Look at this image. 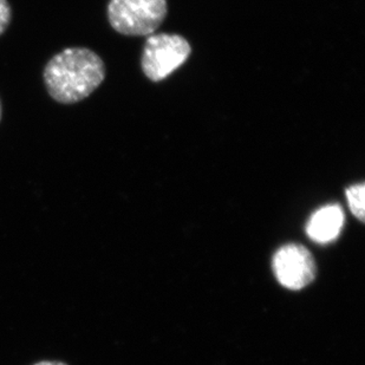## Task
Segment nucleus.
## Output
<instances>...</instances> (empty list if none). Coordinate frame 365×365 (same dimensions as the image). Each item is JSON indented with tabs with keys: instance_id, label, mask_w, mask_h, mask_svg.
Wrapping results in <instances>:
<instances>
[{
	"instance_id": "obj_6",
	"label": "nucleus",
	"mask_w": 365,
	"mask_h": 365,
	"mask_svg": "<svg viewBox=\"0 0 365 365\" xmlns=\"http://www.w3.org/2000/svg\"><path fill=\"white\" fill-rule=\"evenodd\" d=\"M348 197L349 207L354 217H357L359 221L364 222L365 217V186L364 183H359L354 186L349 187L345 190Z\"/></svg>"
},
{
	"instance_id": "obj_2",
	"label": "nucleus",
	"mask_w": 365,
	"mask_h": 365,
	"mask_svg": "<svg viewBox=\"0 0 365 365\" xmlns=\"http://www.w3.org/2000/svg\"><path fill=\"white\" fill-rule=\"evenodd\" d=\"M165 16L167 0H110L108 4L109 23L121 35H152Z\"/></svg>"
},
{
	"instance_id": "obj_4",
	"label": "nucleus",
	"mask_w": 365,
	"mask_h": 365,
	"mask_svg": "<svg viewBox=\"0 0 365 365\" xmlns=\"http://www.w3.org/2000/svg\"><path fill=\"white\" fill-rule=\"evenodd\" d=\"M273 271L278 282L293 291L310 285L317 276V266L310 251L297 244L285 245L276 252Z\"/></svg>"
},
{
	"instance_id": "obj_5",
	"label": "nucleus",
	"mask_w": 365,
	"mask_h": 365,
	"mask_svg": "<svg viewBox=\"0 0 365 365\" xmlns=\"http://www.w3.org/2000/svg\"><path fill=\"white\" fill-rule=\"evenodd\" d=\"M344 225V213L339 205L322 207L307 222L309 238L318 244H327L338 238Z\"/></svg>"
},
{
	"instance_id": "obj_7",
	"label": "nucleus",
	"mask_w": 365,
	"mask_h": 365,
	"mask_svg": "<svg viewBox=\"0 0 365 365\" xmlns=\"http://www.w3.org/2000/svg\"><path fill=\"white\" fill-rule=\"evenodd\" d=\"M12 21V9L7 0H0V36L5 34Z\"/></svg>"
},
{
	"instance_id": "obj_9",
	"label": "nucleus",
	"mask_w": 365,
	"mask_h": 365,
	"mask_svg": "<svg viewBox=\"0 0 365 365\" xmlns=\"http://www.w3.org/2000/svg\"><path fill=\"white\" fill-rule=\"evenodd\" d=\"M1 116H3V107H1V101H0V120H1Z\"/></svg>"
},
{
	"instance_id": "obj_8",
	"label": "nucleus",
	"mask_w": 365,
	"mask_h": 365,
	"mask_svg": "<svg viewBox=\"0 0 365 365\" xmlns=\"http://www.w3.org/2000/svg\"><path fill=\"white\" fill-rule=\"evenodd\" d=\"M34 365H68L66 363L61 362V361H41V362L36 363Z\"/></svg>"
},
{
	"instance_id": "obj_1",
	"label": "nucleus",
	"mask_w": 365,
	"mask_h": 365,
	"mask_svg": "<svg viewBox=\"0 0 365 365\" xmlns=\"http://www.w3.org/2000/svg\"><path fill=\"white\" fill-rule=\"evenodd\" d=\"M43 77L51 98L58 103L75 104L103 83L106 66L90 48H68L46 63Z\"/></svg>"
},
{
	"instance_id": "obj_3",
	"label": "nucleus",
	"mask_w": 365,
	"mask_h": 365,
	"mask_svg": "<svg viewBox=\"0 0 365 365\" xmlns=\"http://www.w3.org/2000/svg\"><path fill=\"white\" fill-rule=\"evenodd\" d=\"M192 48L182 36H150L142 53V70L153 82L165 80L173 71L182 66L190 57Z\"/></svg>"
}]
</instances>
